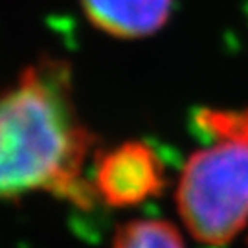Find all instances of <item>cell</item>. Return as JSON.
Returning <instances> with one entry per match:
<instances>
[{
	"label": "cell",
	"instance_id": "cell-1",
	"mask_svg": "<svg viewBox=\"0 0 248 248\" xmlns=\"http://www.w3.org/2000/svg\"><path fill=\"white\" fill-rule=\"evenodd\" d=\"M94 147L68 61L46 55L0 90V201L50 193L89 208L98 201L85 178Z\"/></svg>",
	"mask_w": 248,
	"mask_h": 248
},
{
	"label": "cell",
	"instance_id": "cell-2",
	"mask_svg": "<svg viewBox=\"0 0 248 248\" xmlns=\"http://www.w3.org/2000/svg\"><path fill=\"white\" fill-rule=\"evenodd\" d=\"M208 143L180 171L175 206L186 232L202 245H228L248 224V107L202 108Z\"/></svg>",
	"mask_w": 248,
	"mask_h": 248
},
{
	"label": "cell",
	"instance_id": "cell-3",
	"mask_svg": "<svg viewBox=\"0 0 248 248\" xmlns=\"http://www.w3.org/2000/svg\"><path fill=\"white\" fill-rule=\"evenodd\" d=\"M166 164L142 140H127L94 155L92 186L108 208H134L158 197L166 187Z\"/></svg>",
	"mask_w": 248,
	"mask_h": 248
},
{
	"label": "cell",
	"instance_id": "cell-4",
	"mask_svg": "<svg viewBox=\"0 0 248 248\" xmlns=\"http://www.w3.org/2000/svg\"><path fill=\"white\" fill-rule=\"evenodd\" d=\"M92 28L114 39L138 41L164 30L175 0H79Z\"/></svg>",
	"mask_w": 248,
	"mask_h": 248
},
{
	"label": "cell",
	"instance_id": "cell-5",
	"mask_svg": "<svg viewBox=\"0 0 248 248\" xmlns=\"http://www.w3.org/2000/svg\"><path fill=\"white\" fill-rule=\"evenodd\" d=\"M110 248H186V241L169 221L134 219L116 230Z\"/></svg>",
	"mask_w": 248,
	"mask_h": 248
}]
</instances>
